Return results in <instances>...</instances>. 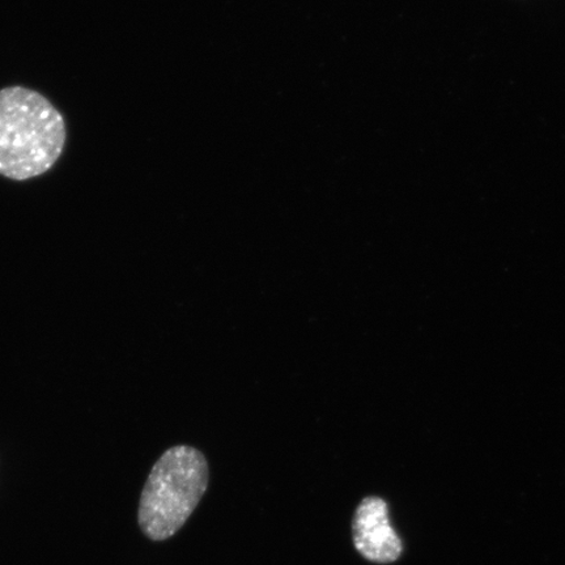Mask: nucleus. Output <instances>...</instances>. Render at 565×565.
<instances>
[{
    "instance_id": "nucleus-1",
    "label": "nucleus",
    "mask_w": 565,
    "mask_h": 565,
    "mask_svg": "<svg viewBox=\"0 0 565 565\" xmlns=\"http://www.w3.org/2000/svg\"><path fill=\"white\" fill-rule=\"evenodd\" d=\"M66 126L51 102L32 89L0 90V174L25 181L61 158Z\"/></svg>"
},
{
    "instance_id": "nucleus-2",
    "label": "nucleus",
    "mask_w": 565,
    "mask_h": 565,
    "mask_svg": "<svg viewBox=\"0 0 565 565\" xmlns=\"http://www.w3.org/2000/svg\"><path fill=\"white\" fill-rule=\"evenodd\" d=\"M209 478L201 450L188 445L168 449L141 492L138 521L147 539L166 541L179 532L207 491Z\"/></svg>"
},
{
    "instance_id": "nucleus-3",
    "label": "nucleus",
    "mask_w": 565,
    "mask_h": 565,
    "mask_svg": "<svg viewBox=\"0 0 565 565\" xmlns=\"http://www.w3.org/2000/svg\"><path fill=\"white\" fill-rule=\"evenodd\" d=\"M352 539L358 553L372 563L391 564L404 553V543L388 519L387 503L377 497L365 498L358 507Z\"/></svg>"
}]
</instances>
